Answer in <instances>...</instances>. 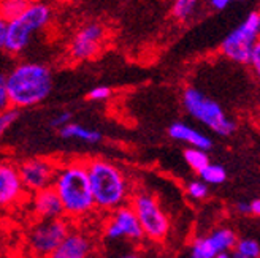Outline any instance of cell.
Returning a JSON list of instances; mask_svg holds the SVG:
<instances>
[{"label":"cell","instance_id":"1","mask_svg":"<svg viewBox=\"0 0 260 258\" xmlns=\"http://www.w3.org/2000/svg\"><path fill=\"white\" fill-rule=\"evenodd\" d=\"M53 71L42 62H19L5 75L8 105L18 111L43 103L53 92Z\"/></svg>","mask_w":260,"mask_h":258},{"label":"cell","instance_id":"2","mask_svg":"<svg viewBox=\"0 0 260 258\" xmlns=\"http://www.w3.org/2000/svg\"><path fill=\"white\" fill-rule=\"evenodd\" d=\"M53 189L67 218H84L95 211L86 162L72 160L57 165Z\"/></svg>","mask_w":260,"mask_h":258},{"label":"cell","instance_id":"3","mask_svg":"<svg viewBox=\"0 0 260 258\" xmlns=\"http://www.w3.org/2000/svg\"><path fill=\"white\" fill-rule=\"evenodd\" d=\"M86 170L95 209L113 212L128 204L130 182L118 165L105 159H90L86 160Z\"/></svg>","mask_w":260,"mask_h":258},{"label":"cell","instance_id":"4","mask_svg":"<svg viewBox=\"0 0 260 258\" xmlns=\"http://www.w3.org/2000/svg\"><path fill=\"white\" fill-rule=\"evenodd\" d=\"M53 19V8L45 2H32L27 10L7 22L4 51L11 56H19L27 49L35 33L48 27Z\"/></svg>","mask_w":260,"mask_h":258},{"label":"cell","instance_id":"5","mask_svg":"<svg viewBox=\"0 0 260 258\" xmlns=\"http://www.w3.org/2000/svg\"><path fill=\"white\" fill-rule=\"evenodd\" d=\"M181 101L190 118L205 125L213 133L219 136H229L237 130V124L229 118L222 105L210 95H206L199 87H186L181 95Z\"/></svg>","mask_w":260,"mask_h":258},{"label":"cell","instance_id":"6","mask_svg":"<svg viewBox=\"0 0 260 258\" xmlns=\"http://www.w3.org/2000/svg\"><path fill=\"white\" fill-rule=\"evenodd\" d=\"M260 40V10H252L220 42V54L230 62L248 65L254 46Z\"/></svg>","mask_w":260,"mask_h":258},{"label":"cell","instance_id":"7","mask_svg":"<svg viewBox=\"0 0 260 258\" xmlns=\"http://www.w3.org/2000/svg\"><path fill=\"white\" fill-rule=\"evenodd\" d=\"M128 206L135 212L138 224L141 227L143 236L160 242L170 233V218L164 212L160 204L149 192L140 190L130 195Z\"/></svg>","mask_w":260,"mask_h":258},{"label":"cell","instance_id":"8","mask_svg":"<svg viewBox=\"0 0 260 258\" xmlns=\"http://www.w3.org/2000/svg\"><path fill=\"white\" fill-rule=\"evenodd\" d=\"M72 231L67 217L40 220L27 233V249L37 258H48Z\"/></svg>","mask_w":260,"mask_h":258},{"label":"cell","instance_id":"9","mask_svg":"<svg viewBox=\"0 0 260 258\" xmlns=\"http://www.w3.org/2000/svg\"><path fill=\"white\" fill-rule=\"evenodd\" d=\"M107 38V27L99 21H89L78 27L69 45V56L75 62L94 59Z\"/></svg>","mask_w":260,"mask_h":258},{"label":"cell","instance_id":"10","mask_svg":"<svg viewBox=\"0 0 260 258\" xmlns=\"http://www.w3.org/2000/svg\"><path fill=\"white\" fill-rule=\"evenodd\" d=\"M102 235L108 241L138 242L145 238L138 224V218L128 204L118 208L110 214L105 225L102 228Z\"/></svg>","mask_w":260,"mask_h":258},{"label":"cell","instance_id":"11","mask_svg":"<svg viewBox=\"0 0 260 258\" xmlns=\"http://www.w3.org/2000/svg\"><path fill=\"white\" fill-rule=\"evenodd\" d=\"M56 170H57V165L45 157L27 159L21 162V165L18 166L24 189L30 190L32 193L48 189V187H53Z\"/></svg>","mask_w":260,"mask_h":258},{"label":"cell","instance_id":"12","mask_svg":"<svg viewBox=\"0 0 260 258\" xmlns=\"http://www.w3.org/2000/svg\"><path fill=\"white\" fill-rule=\"evenodd\" d=\"M25 195V189L18 166L10 162H0V208L18 204Z\"/></svg>","mask_w":260,"mask_h":258},{"label":"cell","instance_id":"13","mask_svg":"<svg viewBox=\"0 0 260 258\" xmlns=\"http://www.w3.org/2000/svg\"><path fill=\"white\" fill-rule=\"evenodd\" d=\"M95 242L89 233L73 230L48 258H92Z\"/></svg>","mask_w":260,"mask_h":258},{"label":"cell","instance_id":"14","mask_svg":"<svg viewBox=\"0 0 260 258\" xmlns=\"http://www.w3.org/2000/svg\"><path fill=\"white\" fill-rule=\"evenodd\" d=\"M30 211L38 220H54V218L65 217L62 203L53 187L32 193Z\"/></svg>","mask_w":260,"mask_h":258},{"label":"cell","instance_id":"15","mask_svg":"<svg viewBox=\"0 0 260 258\" xmlns=\"http://www.w3.org/2000/svg\"><path fill=\"white\" fill-rule=\"evenodd\" d=\"M168 135L172 139L179 141V143H184L189 148L195 149H202V151H210L213 148V139L208 136L206 133L200 132L199 128L192 127L190 124L186 122H173L168 127Z\"/></svg>","mask_w":260,"mask_h":258},{"label":"cell","instance_id":"16","mask_svg":"<svg viewBox=\"0 0 260 258\" xmlns=\"http://www.w3.org/2000/svg\"><path fill=\"white\" fill-rule=\"evenodd\" d=\"M57 132H59L60 138H63V139H76V141H81V143H86L90 146L99 144L103 139V135L97 130V128H90V127L76 124V122L67 124Z\"/></svg>","mask_w":260,"mask_h":258},{"label":"cell","instance_id":"17","mask_svg":"<svg viewBox=\"0 0 260 258\" xmlns=\"http://www.w3.org/2000/svg\"><path fill=\"white\" fill-rule=\"evenodd\" d=\"M202 5L203 0H172L170 16L181 24L190 22L193 18H197Z\"/></svg>","mask_w":260,"mask_h":258},{"label":"cell","instance_id":"18","mask_svg":"<svg viewBox=\"0 0 260 258\" xmlns=\"http://www.w3.org/2000/svg\"><path fill=\"white\" fill-rule=\"evenodd\" d=\"M211 246L216 249L217 253L220 252H230L232 249H235L237 246V235L233 233V230L230 228H217L214 230L211 235H208Z\"/></svg>","mask_w":260,"mask_h":258},{"label":"cell","instance_id":"19","mask_svg":"<svg viewBox=\"0 0 260 258\" xmlns=\"http://www.w3.org/2000/svg\"><path fill=\"white\" fill-rule=\"evenodd\" d=\"M32 0H0V18L7 22L15 19L27 10Z\"/></svg>","mask_w":260,"mask_h":258},{"label":"cell","instance_id":"20","mask_svg":"<svg viewBox=\"0 0 260 258\" xmlns=\"http://www.w3.org/2000/svg\"><path fill=\"white\" fill-rule=\"evenodd\" d=\"M184 160L189 165V168L193 170L195 173L203 171L208 165H210V156H208L206 151L202 149H195V148H187L184 151Z\"/></svg>","mask_w":260,"mask_h":258},{"label":"cell","instance_id":"21","mask_svg":"<svg viewBox=\"0 0 260 258\" xmlns=\"http://www.w3.org/2000/svg\"><path fill=\"white\" fill-rule=\"evenodd\" d=\"M199 176H200V180H203L206 186H219V184H224L227 180V170L222 165L210 163L203 171L199 173Z\"/></svg>","mask_w":260,"mask_h":258},{"label":"cell","instance_id":"22","mask_svg":"<svg viewBox=\"0 0 260 258\" xmlns=\"http://www.w3.org/2000/svg\"><path fill=\"white\" fill-rule=\"evenodd\" d=\"M216 255L217 252L211 246L208 236H203V238H197L192 242L189 258H214Z\"/></svg>","mask_w":260,"mask_h":258},{"label":"cell","instance_id":"23","mask_svg":"<svg viewBox=\"0 0 260 258\" xmlns=\"http://www.w3.org/2000/svg\"><path fill=\"white\" fill-rule=\"evenodd\" d=\"M235 252L248 256V258H260V244L254 239H238L237 241V246L233 249Z\"/></svg>","mask_w":260,"mask_h":258},{"label":"cell","instance_id":"24","mask_svg":"<svg viewBox=\"0 0 260 258\" xmlns=\"http://www.w3.org/2000/svg\"><path fill=\"white\" fill-rule=\"evenodd\" d=\"M19 119V111L15 108H7L0 111V138H4L7 132L15 125Z\"/></svg>","mask_w":260,"mask_h":258},{"label":"cell","instance_id":"25","mask_svg":"<svg viewBox=\"0 0 260 258\" xmlns=\"http://www.w3.org/2000/svg\"><path fill=\"white\" fill-rule=\"evenodd\" d=\"M186 190L192 200H205L208 197V193H210V186H206L200 179H195L187 184Z\"/></svg>","mask_w":260,"mask_h":258},{"label":"cell","instance_id":"26","mask_svg":"<svg viewBox=\"0 0 260 258\" xmlns=\"http://www.w3.org/2000/svg\"><path fill=\"white\" fill-rule=\"evenodd\" d=\"M111 94H113V90L108 86H95L89 90L87 98L92 101H105L111 97Z\"/></svg>","mask_w":260,"mask_h":258},{"label":"cell","instance_id":"27","mask_svg":"<svg viewBox=\"0 0 260 258\" xmlns=\"http://www.w3.org/2000/svg\"><path fill=\"white\" fill-rule=\"evenodd\" d=\"M251 0H206V5L213 11H224L230 8L232 5H238V4H248Z\"/></svg>","mask_w":260,"mask_h":258},{"label":"cell","instance_id":"28","mask_svg":"<svg viewBox=\"0 0 260 258\" xmlns=\"http://www.w3.org/2000/svg\"><path fill=\"white\" fill-rule=\"evenodd\" d=\"M72 122V113L70 111H59L57 114H54L49 121V125L56 128V130H60L62 127H65L67 124Z\"/></svg>","mask_w":260,"mask_h":258},{"label":"cell","instance_id":"29","mask_svg":"<svg viewBox=\"0 0 260 258\" xmlns=\"http://www.w3.org/2000/svg\"><path fill=\"white\" fill-rule=\"evenodd\" d=\"M248 65L251 67L254 76L257 78V81L260 83V40L254 46V51H252V54H251V59H249Z\"/></svg>","mask_w":260,"mask_h":258},{"label":"cell","instance_id":"30","mask_svg":"<svg viewBox=\"0 0 260 258\" xmlns=\"http://www.w3.org/2000/svg\"><path fill=\"white\" fill-rule=\"evenodd\" d=\"M8 105V97H7V90H5V75L0 73V111L7 109Z\"/></svg>","mask_w":260,"mask_h":258},{"label":"cell","instance_id":"31","mask_svg":"<svg viewBox=\"0 0 260 258\" xmlns=\"http://www.w3.org/2000/svg\"><path fill=\"white\" fill-rule=\"evenodd\" d=\"M237 211L240 214H243V215H248V214H251V206H249V203H246V201H238L237 203Z\"/></svg>","mask_w":260,"mask_h":258},{"label":"cell","instance_id":"32","mask_svg":"<svg viewBox=\"0 0 260 258\" xmlns=\"http://www.w3.org/2000/svg\"><path fill=\"white\" fill-rule=\"evenodd\" d=\"M5 32H7V21H4L2 18H0V49H4Z\"/></svg>","mask_w":260,"mask_h":258},{"label":"cell","instance_id":"33","mask_svg":"<svg viewBox=\"0 0 260 258\" xmlns=\"http://www.w3.org/2000/svg\"><path fill=\"white\" fill-rule=\"evenodd\" d=\"M249 206H251V214H254V215H258V217H260V198L252 200V201L249 203Z\"/></svg>","mask_w":260,"mask_h":258},{"label":"cell","instance_id":"34","mask_svg":"<svg viewBox=\"0 0 260 258\" xmlns=\"http://www.w3.org/2000/svg\"><path fill=\"white\" fill-rule=\"evenodd\" d=\"M114 258H141V255L137 253V252H125V253H121V255L114 256Z\"/></svg>","mask_w":260,"mask_h":258},{"label":"cell","instance_id":"35","mask_svg":"<svg viewBox=\"0 0 260 258\" xmlns=\"http://www.w3.org/2000/svg\"><path fill=\"white\" fill-rule=\"evenodd\" d=\"M214 258H232V253H230V252H220V253H217Z\"/></svg>","mask_w":260,"mask_h":258},{"label":"cell","instance_id":"36","mask_svg":"<svg viewBox=\"0 0 260 258\" xmlns=\"http://www.w3.org/2000/svg\"><path fill=\"white\" fill-rule=\"evenodd\" d=\"M232 258H248V256H244V255H241V253H238V252L233 250V253H232Z\"/></svg>","mask_w":260,"mask_h":258},{"label":"cell","instance_id":"37","mask_svg":"<svg viewBox=\"0 0 260 258\" xmlns=\"http://www.w3.org/2000/svg\"><path fill=\"white\" fill-rule=\"evenodd\" d=\"M70 2H75V4H81V2H87V0H70Z\"/></svg>","mask_w":260,"mask_h":258}]
</instances>
